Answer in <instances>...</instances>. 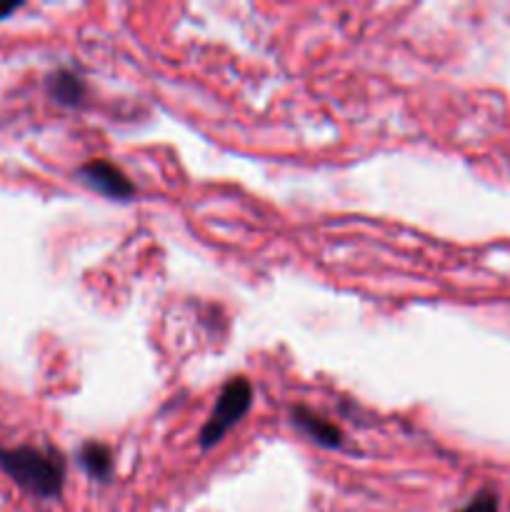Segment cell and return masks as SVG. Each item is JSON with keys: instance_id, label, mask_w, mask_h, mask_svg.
Returning a JSON list of instances; mask_svg holds the SVG:
<instances>
[{"instance_id": "obj_1", "label": "cell", "mask_w": 510, "mask_h": 512, "mask_svg": "<svg viewBox=\"0 0 510 512\" xmlns=\"http://www.w3.org/2000/svg\"><path fill=\"white\" fill-rule=\"evenodd\" d=\"M0 468L3 473L28 490L35 498H60L65 483V460L55 450H40L33 445L0 450Z\"/></svg>"}, {"instance_id": "obj_2", "label": "cell", "mask_w": 510, "mask_h": 512, "mask_svg": "<svg viewBox=\"0 0 510 512\" xmlns=\"http://www.w3.org/2000/svg\"><path fill=\"white\" fill-rule=\"evenodd\" d=\"M250 408H253V385H250V380L243 378V375L230 378L220 390L218 400H215L213 410H210L208 420L200 430V448H215L250 413Z\"/></svg>"}, {"instance_id": "obj_3", "label": "cell", "mask_w": 510, "mask_h": 512, "mask_svg": "<svg viewBox=\"0 0 510 512\" xmlns=\"http://www.w3.org/2000/svg\"><path fill=\"white\" fill-rule=\"evenodd\" d=\"M78 180L90 190L110 200H130L135 195V185L123 170L105 158H93L75 170Z\"/></svg>"}, {"instance_id": "obj_4", "label": "cell", "mask_w": 510, "mask_h": 512, "mask_svg": "<svg viewBox=\"0 0 510 512\" xmlns=\"http://www.w3.org/2000/svg\"><path fill=\"white\" fill-rule=\"evenodd\" d=\"M290 423H293L300 433L308 435L313 443L323 445V448L335 450L343 445V430L335 423H330L328 418H323L320 413H315V410L305 408V405L290 408Z\"/></svg>"}, {"instance_id": "obj_5", "label": "cell", "mask_w": 510, "mask_h": 512, "mask_svg": "<svg viewBox=\"0 0 510 512\" xmlns=\"http://www.w3.org/2000/svg\"><path fill=\"white\" fill-rule=\"evenodd\" d=\"M45 85H48L50 98L58 105H65V108H78L88 98V85L73 70H55V73L48 75Z\"/></svg>"}, {"instance_id": "obj_6", "label": "cell", "mask_w": 510, "mask_h": 512, "mask_svg": "<svg viewBox=\"0 0 510 512\" xmlns=\"http://www.w3.org/2000/svg\"><path fill=\"white\" fill-rule=\"evenodd\" d=\"M78 463L95 480H108L113 475V453H110L108 445L95 443V440L80 445Z\"/></svg>"}, {"instance_id": "obj_7", "label": "cell", "mask_w": 510, "mask_h": 512, "mask_svg": "<svg viewBox=\"0 0 510 512\" xmlns=\"http://www.w3.org/2000/svg\"><path fill=\"white\" fill-rule=\"evenodd\" d=\"M458 512H498V495L490 493V490H483V493L475 495V498Z\"/></svg>"}, {"instance_id": "obj_8", "label": "cell", "mask_w": 510, "mask_h": 512, "mask_svg": "<svg viewBox=\"0 0 510 512\" xmlns=\"http://www.w3.org/2000/svg\"><path fill=\"white\" fill-rule=\"evenodd\" d=\"M15 8H18V5H0V15L10 13V10H15Z\"/></svg>"}]
</instances>
